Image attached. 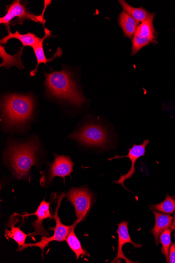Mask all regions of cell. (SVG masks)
<instances>
[{
  "mask_svg": "<svg viewBox=\"0 0 175 263\" xmlns=\"http://www.w3.org/2000/svg\"><path fill=\"white\" fill-rule=\"evenodd\" d=\"M69 137L90 147H105L109 141V135L104 127L95 123H88L73 132Z\"/></svg>",
  "mask_w": 175,
  "mask_h": 263,
  "instance_id": "4",
  "label": "cell"
},
{
  "mask_svg": "<svg viewBox=\"0 0 175 263\" xmlns=\"http://www.w3.org/2000/svg\"><path fill=\"white\" fill-rule=\"evenodd\" d=\"M173 197L175 198V195L173 196Z\"/></svg>",
  "mask_w": 175,
  "mask_h": 263,
  "instance_id": "25",
  "label": "cell"
},
{
  "mask_svg": "<svg viewBox=\"0 0 175 263\" xmlns=\"http://www.w3.org/2000/svg\"><path fill=\"white\" fill-rule=\"evenodd\" d=\"M151 211L155 216V224L151 233L154 236L155 242L158 246L160 234L163 231L171 227L173 218L169 215L161 214L153 210Z\"/></svg>",
  "mask_w": 175,
  "mask_h": 263,
  "instance_id": "14",
  "label": "cell"
},
{
  "mask_svg": "<svg viewBox=\"0 0 175 263\" xmlns=\"http://www.w3.org/2000/svg\"><path fill=\"white\" fill-rule=\"evenodd\" d=\"M40 150V143L36 137L25 141L13 138L8 140L4 157L14 178L20 180L29 178L32 167L38 164Z\"/></svg>",
  "mask_w": 175,
  "mask_h": 263,
  "instance_id": "1",
  "label": "cell"
},
{
  "mask_svg": "<svg viewBox=\"0 0 175 263\" xmlns=\"http://www.w3.org/2000/svg\"><path fill=\"white\" fill-rule=\"evenodd\" d=\"M9 34L1 40V44H6L8 41L12 39L18 40L23 44V47L25 46H31L33 48L40 43L42 39L37 37L32 33H28L26 34H20L18 31L13 33L10 32L9 28H8Z\"/></svg>",
  "mask_w": 175,
  "mask_h": 263,
  "instance_id": "15",
  "label": "cell"
},
{
  "mask_svg": "<svg viewBox=\"0 0 175 263\" xmlns=\"http://www.w3.org/2000/svg\"><path fill=\"white\" fill-rule=\"evenodd\" d=\"M54 161L49 164L48 182L49 183L56 177L65 179L66 176H70L73 172L74 164L68 156L56 154H54Z\"/></svg>",
  "mask_w": 175,
  "mask_h": 263,
  "instance_id": "8",
  "label": "cell"
},
{
  "mask_svg": "<svg viewBox=\"0 0 175 263\" xmlns=\"http://www.w3.org/2000/svg\"><path fill=\"white\" fill-rule=\"evenodd\" d=\"M149 208L165 214H172L175 211V200L167 195L164 201L158 204L150 205Z\"/></svg>",
  "mask_w": 175,
  "mask_h": 263,
  "instance_id": "21",
  "label": "cell"
},
{
  "mask_svg": "<svg viewBox=\"0 0 175 263\" xmlns=\"http://www.w3.org/2000/svg\"><path fill=\"white\" fill-rule=\"evenodd\" d=\"M170 228L172 230L175 231V214H174V219L173 220V222H172Z\"/></svg>",
  "mask_w": 175,
  "mask_h": 263,
  "instance_id": "24",
  "label": "cell"
},
{
  "mask_svg": "<svg viewBox=\"0 0 175 263\" xmlns=\"http://www.w3.org/2000/svg\"><path fill=\"white\" fill-rule=\"evenodd\" d=\"M149 142V140H145L141 145L133 144L132 147L129 149V154L127 156H119L116 155L114 157L108 159L110 161L116 159L128 158L131 162V167L129 172L125 175H121L120 178L118 180L114 181V183L122 185L125 189L129 191L124 186L125 181L132 178L133 175L135 174V162L140 157L145 155L146 147L148 145Z\"/></svg>",
  "mask_w": 175,
  "mask_h": 263,
  "instance_id": "10",
  "label": "cell"
},
{
  "mask_svg": "<svg viewBox=\"0 0 175 263\" xmlns=\"http://www.w3.org/2000/svg\"><path fill=\"white\" fill-rule=\"evenodd\" d=\"M172 230L167 229L163 231L160 234V242L162 245V252L165 256L167 262H169V252L170 247L171 233Z\"/></svg>",
  "mask_w": 175,
  "mask_h": 263,
  "instance_id": "22",
  "label": "cell"
},
{
  "mask_svg": "<svg viewBox=\"0 0 175 263\" xmlns=\"http://www.w3.org/2000/svg\"><path fill=\"white\" fill-rule=\"evenodd\" d=\"M50 204H51V203L43 200L41 202L37 210L34 213L31 214L26 213L24 215V217L31 216H36L37 217V219L33 221L32 224V226L34 228L35 231L31 233V237H33L37 235L49 236V233L43 226V221L47 219H53L51 211H50Z\"/></svg>",
  "mask_w": 175,
  "mask_h": 263,
  "instance_id": "11",
  "label": "cell"
},
{
  "mask_svg": "<svg viewBox=\"0 0 175 263\" xmlns=\"http://www.w3.org/2000/svg\"><path fill=\"white\" fill-rule=\"evenodd\" d=\"M118 23L124 33V36L133 38L140 23L124 11H122L118 18Z\"/></svg>",
  "mask_w": 175,
  "mask_h": 263,
  "instance_id": "13",
  "label": "cell"
},
{
  "mask_svg": "<svg viewBox=\"0 0 175 263\" xmlns=\"http://www.w3.org/2000/svg\"><path fill=\"white\" fill-rule=\"evenodd\" d=\"M73 227L69 233L66 242L71 250L76 254L78 259L81 255L89 256V254L85 250L82 246L79 239L74 232V229L76 226L73 224Z\"/></svg>",
  "mask_w": 175,
  "mask_h": 263,
  "instance_id": "19",
  "label": "cell"
},
{
  "mask_svg": "<svg viewBox=\"0 0 175 263\" xmlns=\"http://www.w3.org/2000/svg\"><path fill=\"white\" fill-rule=\"evenodd\" d=\"M155 15V13H151L139 26L132 38L131 56L136 55L143 48L149 44H158V33L153 23Z\"/></svg>",
  "mask_w": 175,
  "mask_h": 263,
  "instance_id": "5",
  "label": "cell"
},
{
  "mask_svg": "<svg viewBox=\"0 0 175 263\" xmlns=\"http://www.w3.org/2000/svg\"><path fill=\"white\" fill-rule=\"evenodd\" d=\"M45 36L42 39L41 42L38 43L37 45L33 47V50L37 59V65L35 69L31 71V76H34L37 73V68L38 65L41 63H44L46 64L47 62H52L56 57H61L62 55V50L59 48L56 53L54 54V57L51 59H47L45 55L44 49H43V42L45 39L50 35V31L46 29H45Z\"/></svg>",
  "mask_w": 175,
  "mask_h": 263,
  "instance_id": "16",
  "label": "cell"
},
{
  "mask_svg": "<svg viewBox=\"0 0 175 263\" xmlns=\"http://www.w3.org/2000/svg\"><path fill=\"white\" fill-rule=\"evenodd\" d=\"M15 222H13V220L9 221L8 226L10 228L11 230H6V236L7 238H12L18 244L19 246L18 250H19L26 245V239L28 236H31V233L29 234L24 233L21 230L20 227H15Z\"/></svg>",
  "mask_w": 175,
  "mask_h": 263,
  "instance_id": "18",
  "label": "cell"
},
{
  "mask_svg": "<svg viewBox=\"0 0 175 263\" xmlns=\"http://www.w3.org/2000/svg\"><path fill=\"white\" fill-rule=\"evenodd\" d=\"M45 76L47 91L51 97L79 106L87 101L67 69L45 73Z\"/></svg>",
  "mask_w": 175,
  "mask_h": 263,
  "instance_id": "3",
  "label": "cell"
},
{
  "mask_svg": "<svg viewBox=\"0 0 175 263\" xmlns=\"http://www.w3.org/2000/svg\"><path fill=\"white\" fill-rule=\"evenodd\" d=\"M15 17L20 19H29L35 22L43 23V17L37 16L30 12L26 6L21 4L20 1H14L8 8L6 14L0 18V23L4 24L8 28L11 21Z\"/></svg>",
  "mask_w": 175,
  "mask_h": 263,
  "instance_id": "9",
  "label": "cell"
},
{
  "mask_svg": "<svg viewBox=\"0 0 175 263\" xmlns=\"http://www.w3.org/2000/svg\"><path fill=\"white\" fill-rule=\"evenodd\" d=\"M118 2L122 6L123 11L126 12L139 23L144 22L151 13L142 7H133L123 0H120Z\"/></svg>",
  "mask_w": 175,
  "mask_h": 263,
  "instance_id": "17",
  "label": "cell"
},
{
  "mask_svg": "<svg viewBox=\"0 0 175 263\" xmlns=\"http://www.w3.org/2000/svg\"><path fill=\"white\" fill-rule=\"evenodd\" d=\"M68 200L73 205L77 220L73 224L76 226L85 220L90 211L92 195L87 187H71L66 194Z\"/></svg>",
  "mask_w": 175,
  "mask_h": 263,
  "instance_id": "6",
  "label": "cell"
},
{
  "mask_svg": "<svg viewBox=\"0 0 175 263\" xmlns=\"http://www.w3.org/2000/svg\"><path fill=\"white\" fill-rule=\"evenodd\" d=\"M0 47H1V49H0L1 50H0V52H1L0 56L3 59V63L2 64L1 66H5L7 68H9L11 66H16L21 69L24 68L21 59L23 47L20 52L14 55H10L8 54L5 49V47H3L1 45Z\"/></svg>",
  "mask_w": 175,
  "mask_h": 263,
  "instance_id": "20",
  "label": "cell"
},
{
  "mask_svg": "<svg viewBox=\"0 0 175 263\" xmlns=\"http://www.w3.org/2000/svg\"><path fill=\"white\" fill-rule=\"evenodd\" d=\"M118 229L116 232L118 234L119 240L117 256L112 262H114L119 261V259H123L127 263L137 262L131 260L124 255L122 251V248L126 243H131L136 248H141L142 247V245L135 243L131 240L128 230V221H123L118 224Z\"/></svg>",
  "mask_w": 175,
  "mask_h": 263,
  "instance_id": "12",
  "label": "cell"
},
{
  "mask_svg": "<svg viewBox=\"0 0 175 263\" xmlns=\"http://www.w3.org/2000/svg\"><path fill=\"white\" fill-rule=\"evenodd\" d=\"M169 262L175 263V242L171 246L169 249Z\"/></svg>",
  "mask_w": 175,
  "mask_h": 263,
  "instance_id": "23",
  "label": "cell"
},
{
  "mask_svg": "<svg viewBox=\"0 0 175 263\" xmlns=\"http://www.w3.org/2000/svg\"><path fill=\"white\" fill-rule=\"evenodd\" d=\"M2 107L5 125L7 128L18 129L32 118L34 99L31 94H10L4 98Z\"/></svg>",
  "mask_w": 175,
  "mask_h": 263,
  "instance_id": "2",
  "label": "cell"
},
{
  "mask_svg": "<svg viewBox=\"0 0 175 263\" xmlns=\"http://www.w3.org/2000/svg\"><path fill=\"white\" fill-rule=\"evenodd\" d=\"M66 196L64 194H62L59 200L55 212L53 216V219L56 220V224L54 228H51L54 230V233L52 236L48 237L47 236H42L41 241L34 244H26L21 249L17 251H22L25 249L29 247H38L43 253L45 248L48 246L49 243L53 241L62 242L66 241L67 237L73 227V224L71 226H67L63 224L59 217V210L61 205V203L63 199Z\"/></svg>",
  "mask_w": 175,
  "mask_h": 263,
  "instance_id": "7",
  "label": "cell"
}]
</instances>
